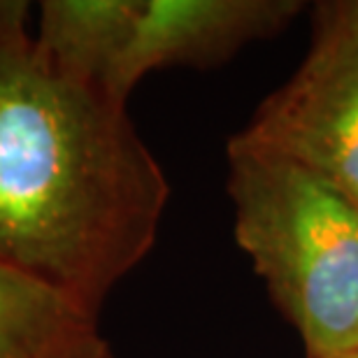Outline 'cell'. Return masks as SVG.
<instances>
[{"instance_id":"6da1fadb","label":"cell","mask_w":358,"mask_h":358,"mask_svg":"<svg viewBox=\"0 0 358 358\" xmlns=\"http://www.w3.org/2000/svg\"><path fill=\"white\" fill-rule=\"evenodd\" d=\"M166 173L126 103L61 73L0 0V263L98 314L156 245Z\"/></svg>"},{"instance_id":"7a4b0ae2","label":"cell","mask_w":358,"mask_h":358,"mask_svg":"<svg viewBox=\"0 0 358 358\" xmlns=\"http://www.w3.org/2000/svg\"><path fill=\"white\" fill-rule=\"evenodd\" d=\"M235 240L310 358L358 354V205L282 156L226 147Z\"/></svg>"},{"instance_id":"3957f363","label":"cell","mask_w":358,"mask_h":358,"mask_svg":"<svg viewBox=\"0 0 358 358\" xmlns=\"http://www.w3.org/2000/svg\"><path fill=\"white\" fill-rule=\"evenodd\" d=\"M233 140L303 166L358 205V26L340 3L319 5L305 61Z\"/></svg>"},{"instance_id":"277c9868","label":"cell","mask_w":358,"mask_h":358,"mask_svg":"<svg viewBox=\"0 0 358 358\" xmlns=\"http://www.w3.org/2000/svg\"><path fill=\"white\" fill-rule=\"evenodd\" d=\"M293 0H133L117 73L128 96L156 68H212L240 47L279 33L300 12Z\"/></svg>"},{"instance_id":"5b68a950","label":"cell","mask_w":358,"mask_h":358,"mask_svg":"<svg viewBox=\"0 0 358 358\" xmlns=\"http://www.w3.org/2000/svg\"><path fill=\"white\" fill-rule=\"evenodd\" d=\"M0 358H114L98 314L0 263Z\"/></svg>"},{"instance_id":"8992f818","label":"cell","mask_w":358,"mask_h":358,"mask_svg":"<svg viewBox=\"0 0 358 358\" xmlns=\"http://www.w3.org/2000/svg\"><path fill=\"white\" fill-rule=\"evenodd\" d=\"M340 5H342V10L347 12V17L358 26V0H347V3H340Z\"/></svg>"},{"instance_id":"52a82bcc","label":"cell","mask_w":358,"mask_h":358,"mask_svg":"<svg viewBox=\"0 0 358 358\" xmlns=\"http://www.w3.org/2000/svg\"><path fill=\"white\" fill-rule=\"evenodd\" d=\"M347 358H358V354H354V356H347Z\"/></svg>"}]
</instances>
